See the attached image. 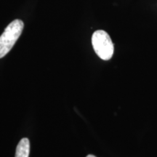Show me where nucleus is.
<instances>
[{"mask_svg": "<svg viewBox=\"0 0 157 157\" xmlns=\"http://www.w3.org/2000/svg\"><path fill=\"white\" fill-rule=\"evenodd\" d=\"M24 24L21 20L16 19L12 21L5 29L0 36V58L5 57L21 36Z\"/></svg>", "mask_w": 157, "mask_h": 157, "instance_id": "obj_1", "label": "nucleus"}, {"mask_svg": "<svg viewBox=\"0 0 157 157\" xmlns=\"http://www.w3.org/2000/svg\"><path fill=\"white\" fill-rule=\"evenodd\" d=\"M92 44L95 53L102 60H109L112 58L114 47L111 37L103 30H98L93 33Z\"/></svg>", "mask_w": 157, "mask_h": 157, "instance_id": "obj_2", "label": "nucleus"}, {"mask_svg": "<svg viewBox=\"0 0 157 157\" xmlns=\"http://www.w3.org/2000/svg\"><path fill=\"white\" fill-rule=\"evenodd\" d=\"M30 153V142L26 137L21 139L17 146L15 157H29Z\"/></svg>", "mask_w": 157, "mask_h": 157, "instance_id": "obj_3", "label": "nucleus"}, {"mask_svg": "<svg viewBox=\"0 0 157 157\" xmlns=\"http://www.w3.org/2000/svg\"><path fill=\"white\" fill-rule=\"evenodd\" d=\"M87 157H96V156H94V155L90 154V155H88V156H87Z\"/></svg>", "mask_w": 157, "mask_h": 157, "instance_id": "obj_4", "label": "nucleus"}]
</instances>
